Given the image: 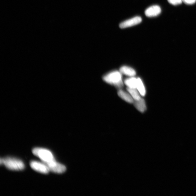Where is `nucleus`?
<instances>
[{
	"label": "nucleus",
	"mask_w": 196,
	"mask_h": 196,
	"mask_svg": "<svg viewBox=\"0 0 196 196\" xmlns=\"http://www.w3.org/2000/svg\"><path fill=\"white\" fill-rule=\"evenodd\" d=\"M122 74L120 71H113L104 76L103 79L107 83L114 85L117 88L121 89L124 86Z\"/></svg>",
	"instance_id": "obj_1"
},
{
	"label": "nucleus",
	"mask_w": 196,
	"mask_h": 196,
	"mask_svg": "<svg viewBox=\"0 0 196 196\" xmlns=\"http://www.w3.org/2000/svg\"><path fill=\"white\" fill-rule=\"evenodd\" d=\"M3 164L8 169L13 170L24 169L25 166L22 161L18 159L12 157H7L3 159Z\"/></svg>",
	"instance_id": "obj_2"
},
{
	"label": "nucleus",
	"mask_w": 196,
	"mask_h": 196,
	"mask_svg": "<svg viewBox=\"0 0 196 196\" xmlns=\"http://www.w3.org/2000/svg\"><path fill=\"white\" fill-rule=\"evenodd\" d=\"M34 155L38 156L44 163H47L55 160L53 154L48 150L43 148H36L33 149Z\"/></svg>",
	"instance_id": "obj_3"
},
{
	"label": "nucleus",
	"mask_w": 196,
	"mask_h": 196,
	"mask_svg": "<svg viewBox=\"0 0 196 196\" xmlns=\"http://www.w3.org/2000/svg\"><path fill=\"white\" fill-rule=\"evenodd\" d=\"M45 163L47 166L50 170L53 172L62 173L65 172L66 170L65 166L57 162L55 160Z\"/></svg>",
	"instance_id": "obj_4"
},
{
	"label": "nucleus",
	"mask_w": 196,
	"mask_h": 196,
	"mask_svg": "<svg viewBox=\"0 0 196 196\" xmlns=\"http://www.w3.org/2000/svg\"><path fill=\"white\" fill-rule=\"evenodd\" d=\"M30 165L32 169L42 173L47 174L50 171L47 166L45 163H42L36 161H32Z\"/></svg>",
	"instance_id": "obj_5"
},
{
	"label": "nucleus",
	"mask_w": 196,
	"mask_h": 196,
	"mask_svg": "<svg viewBox=\"0 0 196 196\" xmlns=\"http://www.w3.org/2000/svg\"><path fill=\"white\" fill-rule=\"evenodd\" d=\"M142 21L141 18L137 16L122 22L119 24V27L121 29H125L132 27L140 24Z\"/></svg>",
	"instance_id": "obj_6"
},
{
	"label": "nucleus",
	"mask_w": 196,
	"mask_h": 196,
	"mask_svg": "<svg viewBox=\"0 0 196 196\" xmlns=\"http://www.w3.org/2000/svg\"><path fill=\"white\" fill-rule=\"evenodd\" d=\"M161 12V9L160 6L154 5L147 8L145 10V14L147 17H155L160 14Z\"/></svg>",
	"instance_id": "obj_7"
},
{
	"label": "nucleus",
	"mask_w": 196,
	"mask_h": 196,
	"mask_svg": "<svg viewBox=\"0 0 196 196\" xmlns=\"http://www.w3.org/2000/svg\"><path fill=\"white\" fill-rule=\"evenodd\" d=\"M118 94L119 97L127 102L130 103H133L134 102L135 100L128 92H127L123 90L119 89L118 92Z\"/></svg>",
	"instance_id": "obj_8"
},
{
	"label": "nucleus",
	"mask_w": 196,
	"mask_h": 196,
	"mask_svg": "<svg viewBox=\"0 0 196 196\" xmlns=\"http://www.w3.org/2000/svg\"><path fill=\"white\" fill-rule=\"evenodd\" d=\"M134 104L136 109L140 112L144 113L146 109V107L145 101L143 98L139 100H135Z\"/></svg>",
	"instance_id": "obj_9"
},
{
	"label": "nucleus",
	"mask_w": 196,
	"mask_h": 196,
	"mask_svg": "<svg viewBox=\"0 0 196 196\" xmlns=\"http://www.w3.org/2000/svg\"><path fill=\"white\" fill-rule=\"evenodd\" d=\"M119 71L122 74L130 77H134L136 75V72L134 69L128 66H122L120 68Z\"/></svg>",
	"instance_id": "obj_10"
},
{
	"label": "nucleus",
	"mask_w": 196,
	"mask_h": 196,
	"mask_svg": "<svg viewBox=\"0 0 196 196\" xmlns=\"http://www.w3.org/2000/svg\"><path fill=\"white\" fill-rule=\"evenodd\" d=\"M137 82V78L130 77L124 80V83L127 87L130 88H136Z\"/></svg>",
	"instance_id": "obj_11"
},
{
	"label": "nucleus",
	"mask_w": 196,
	"mask_h": 196,
	"mask_svg": "<svg viewBox=\"0 0 196 196\" xmlns=\"http://www.w3.org/2000/svg\"><path fill=\"white\" fill-rule=\"evenodd\" d=\"M127 91L130 93L135 100H139L141 98V95L137 88H130L127 87Z\"/></svg>",
	"instance_id": "obj_12"
},
{
	"label": "nucleus",
	"mask_w": 196,
	"mask_h": 196,
	"mask_svg": "<svg viewBox=\"0 0 196 196\" xmlns=\"http://www.w3.org/2000/svg\"><path fill=\"white\" fill-rule=\"evenodd\" d=\"M137 89L142 96H144L146 94V89L141 79L140 78H137Z\"/></svg>",
	"instance_id": "obj_13"
},
{
	"label": "nucleus",
	"mask_w": 196,
	"mask_h": 196,
	"mask_svg": "<svg viewBox=\"0 0 196 196\" xmlns=\"http://www.w3.org/2000/svg\"><path fill=\"white\" fill-rule=\"evenodd\" d=\"M169 3L172 5H177L182 3V0H167Z\"/></svg>",
	"instance_id": "obj_14"
},
{
	"label": "nucleus",
	"mask_w": 196,
	"mask_h": 196,
	"mask_svg": "<svg viewBox=\"0 0 196 196\" xmlns=\"http://www.w3.org/2000/svg\"><path fill=\"white\" fill-rule=\"evenodd\" d=\"M184 3L188 4H194L196 0H182Z\"/></svg>",
	"instance_id": "obj_15"
}]
</instances>
